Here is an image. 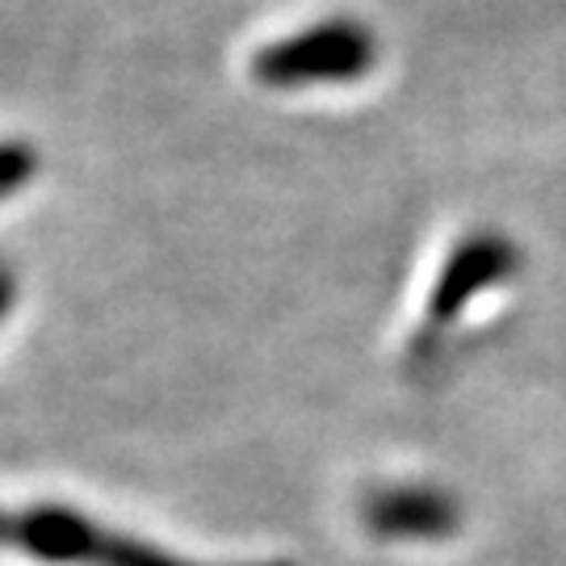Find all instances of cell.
<instances>
[{"label": "cell", "mask_w": 566, "mask_h": 566, "mask_svg": "<svg viewBox=\"0 0 566 566\" xmlns=\"http://www.w3.org/2000/svg\"><path fill=\"white\" fill-rule=\"evenodd\" d=\"M9 546L51 566H206L189 563L177 554H164L151 542L126 537L118 528L97 525L84 512L63 504L18 507L9 516ZM252 566H282V563H252Z\"/></svg>", "instance_id": "1"}, {"label": "cell", "mask_w": 566, "mask_h": 566, "mask_svg": "<svg viewBox=\"0 0 566 566\" xmlns=\"http://www.w3.org/2000/svg\"><path fill=\"white\" fill-rule=\"evenodd\" d=\"M378 60L374 34L357 21H319L290 39L256 51L252 76L269 88H311V84H348L365 76Z\"/></svg>", "instance_id": "2"}, {"label": "cell", "mask_w": 566, "mask_h": 566, "mask_svg": "<svg viewBox=\"0 0 566 566\" xmlns=\"http://www.w3.org/2000/svg\"><path fill=\"white\" fill-rule=\"evenodd\" d=\"M516 269V248L500 235H474L453 248V256L446 261L441 277L432 285L424 306V327L416 336V348H428L449 324L462 319V311L479 294H486L491 285H500Z\"/></svg>", "instance_id": "3"}, {"label": "cell", "mask_w": 566, "mask_h": 566, "mask_svg": "<svg viewBox=\"0 0 566 566\" xmlns=\"http://www.w3.org/2000/svg\"><path fill=\"white\" fill-rule=\"evenodd\" d=\"M365 521L382 537H446L458 528V507L441 491H386L365 507Z\"/></svg>", "instance_id": "4"}]
</instances>
